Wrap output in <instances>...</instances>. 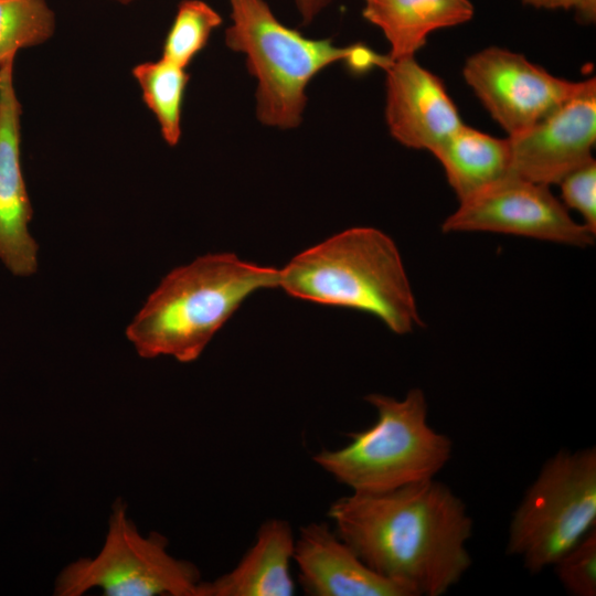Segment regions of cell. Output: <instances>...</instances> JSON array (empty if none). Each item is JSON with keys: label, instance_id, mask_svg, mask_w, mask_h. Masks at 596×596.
Wrapping results in <instances>:
<instances>
[{"label": "cell", "instance_id": "cell-1", "mask_svg": "<svg viewBox=\"0 0 596 596\" xmlns=\"http://www.w3.org/2000/svg\"><path fill=\"white\" fill-rule=\"evenodd\" d=\"M328 517L371 570L414 596L444 595L471 565L472 519L434 478L384 492L351 491L331 503Z\"/></svg>", "mask_w": 596, "mask_h": 596}, {"label": "cell", "instance_id": "cell-2", "mask_svg": "<svg viewBox=\"0 0 596 596\" xmlns=\"http://www.w3.org/2000/svg\"><path fill=\"white\" fill-rule=\"evenodd\" d=\"M279 269L233 253L206 254L171 270L127 327L141 358L195 361L213 336L254 291L277 288Z\"/></svg>", "mask_w": 596, "mask_h": 596}, {"label": "cell", "instance_id": "cell-3", "mask_svg": "<svg viewBox=\"0 0 596 596\" xmlns=\"http://www.w3.org/2000/svg\"><path fill=\"white\" fill-rule=\"evenodd\" d=\"M289 296L379 318L393 333L423 326L393 240L374 227H351L297 254L279 269Z\"/></svg>", "mask_w": 596, "mask_h": 596}, {"label": "cell", "instance_id": "cell-4", "mask_svg": "<svg viewBox=\"0 0 596 596\" xmlns=\"http://www.w3.org/2000/svg\"><path fill=\"white\" fill-rule=\"evenodd\" d=\"M232 24L226 45L246 56L257 78L256 114L260 123L281 129L297 127L307 104L306 87L324 67L344 62L353 72L384 68L389 55L358 43L336 46L311 40L284 25L265 0H230Z\"/></svg>", "mask_w": 596, "mask_h": 596}, {"label": "cell", "instance_id": "cell-5", "mask_svg": "<svg viewBox=\"0 0 596 596\" xmlns=\"http://www.w3.org/2000/svg\"><path fill=\"white\" fill-rule=\"evenodd\" d=\"M364 400L376 412L366 429L349 433L338 449H322L313 461L352 492L376 493L435 478L450 460V438L428 423L424 392L403 398L372 393Z\"/></svg>", "mask_w": 596, "mask_h": 596}, {"label": "cell", "instance_id": "cell-6", "mask_svg": "<svg viewBox=\"0 0 596 596\" xmlns=\"http://www.w3.org/2000/svg\"><path fill=\"white\" fill-rule=\"evenodd\" d=\"M596 529V449L550 457L513 512L507 552L536 574Z\"/></svg>", "mask_w": 596, "mask_h": 596}, {"label": "cell", "instance_id": "cell-7", "mask_svg": "<svg viewBox=\"0 0 596 596\" xmlns=\"http://www.w3.org/2000/svg\"><path fill=\"white\" fill-rule=\"evenodd\" d=\"M200 583L195 565L172 556L163 535H142L119 499L113 505L99 553L65 566L54 594L79 596L100 588L107 596H198Z\"/></svg>", "mask_w": 596, "mask_h": 596}, {"label": "cell", "instance_id": "cell-8", "mask_svg": "<svg viewBox=\"0 0 596 596\" xmlns=\"http://www.w3.org/2000/svg\"><path fill=\"white\" fill-rule=\"evenodd\" d=\"M445 233L492 232L585 247L594 243L549 187L508 174L473 195L441 224Z\"/></svg>", "mask_w": 596, "mask_h": 596}, {"label": "cell", "instance_id": "cell-9", "mask_svg": "<svg viewBox=\"0 0 596 596\" xmlns=\"http://www.w3.org/2000/svg\"><path fill=\"white\" fill-rule=\"evenodd\" d=\"M462 75L509 136L536 124L583 92L590 81L556 77L523 55L496 46L468 57Z\"/></svg>", "mask_w": 596, "mask_h": 596}, {"label": "cell", "instance_id": "cell-10", "mask_svg": "<svg viewBox=\"0 0 596 596\" xmlns=\"http://www.w3.org/2000/svg\"><path fill=\"white\" fill-rule=\"evenodd\" d=\"M509 174L550 187L592 157L596 141V81L533 126L508 138Z\"/></svg>", "mask_w": 596, "mask_h": 596}, {"label": "cell", "instance_id": "cell-11", "mask_svg": "<svg viewBox=\"0 0 596 596\" xmlns=\"http://www.w3.org/2000/svg\"><path fill=\"white\" fill-rule=\"evenodd\" d=\"M14 60L0 64V260L20 277L38 269L39 246L29 223L33 210L21 166V114Z\"/></svg>", "mask_w": 596, "mask_h": 596}, {"label": "cell", "instance_id": "cell-12", "mask_svg": "<svg viewBox=\"0 0 596 596\" xmlns=\"http://www.w3.org/2000/svg\"><path fill=\"white\" fill-rule=\"evenodd\" d=\"M384 71L385 119L400 143L433 152L464 125L443 82L414 56L392 60Z\"/></svg>", "mask_w": 596, "mask_h": 596}, {"label": "cell", "instance_id": "cell-13", "mask_svg": "<svg viewBox=\"0 0 596 596\" xmlns=\"http://www.w3.org/2000/svg\"><path fill=\"white\" fill-rule=\"evenodd\" d=\"M294 563L307 595L414 596L407 587L371 570L324 522L300 529Z\"/></svg>", "mask_w": 596, "mask_h": 596}, {"label": "cell", "instance_id": "cell-14", "mask_svg": "<svg viewBox=\"0 0 596 596\" xmlns=\"http://www.w3.org/2000/svg\"><path fill=\"white\" fill-rule=\"evenodd\" d=\"M294 550L290 524L267 520L236 566L212 582L201 581L198 596H291Z\"/></svg>", "mask_w": 596, "mask_h": 596}, {"label": "cell", "instance_id": "cell-15", "mask_svg": "<svg viewBox=\"0 0 596 596\" xmlns=\"http://www.w3.org/2000/svg\"><path fill=\"white\" fill-rule=\"evenodd\" d=\"M363 17L382 30L392 60L414 56L429 33L469 21V0H364Z\"/></svg>", "mask_w": 596, "mask_h": 596}, {"label": "cell", "instance_id": "cell-16", "mask_svg": "<svg viewBox=\"0 0 596 596\" xmlns=\"http://www.w3.org/2000/svg\"><path fill=\"white\" fill-rule=\"evenodd\" d=\"M462 201L509 174L508 139L462 125L432 152Z\"/></svg>", "mask_w": 596, "mask_h": 596}, {"label": "cell", "instance_id": "cell-17", "mask_svg": "<svg viewBox=\"0 0 596 596\" xmlns=\"http://www.w3.org/2000/svg\"><path fill=\"white\" fill-rule=\"evenodd\" d=\"M145 104L156 116L162 138L175 146L181 137V110L189 75L183 67L161 56L132 68Z\"/></svg>", "mask_w": 596, "mask_h": 596}, {"label": "cell", "instance_id": "cell-18", "mask_svg": "<svg viewBox=\"0 0 596 596\" xmlns=\"http://www.w3.org/2000/svg\"><path fill=\"white\" fill-rule=\"evenodd\" d=\"M55 25L46 0H0V64L14 60L21 49L46 42Z\"/></svg>", "mask_w": 596, "mask_h": 596}, {"label": "cell", "instance_id": "cell-19", "mask_svg": "<svg viewBox=\"0 0 596 596\" xmlns=\"http://www.w3.org/2000/svg\"><path fill=\"white\" fill-rule=\"evenodd\" d=\"M222 21L220 13L202 0L181 1L166 36L162 57L185 68Z\"/></svg>", "mask_w": 596, "mask_h": 596}, {"label": "cell", "instance_id": "cell-20", "mask_svg": "<svg viewBox=\"0 0 596 596\" xmlns=\"http://www.w3.org/2000/svg\"><path fill=\"white\" fill-rule=\"evenodd\" d=\"M556 576L564 589L573 596L596 595V529L554 564Z\"/></svg>", "mask_w": 596, "mask_h": 596}, {"label": "cell", "instance_id": "cell-21", "mask_svg": "<svg viewBox=\"0 0 596 596\" xmlns=\"http://www.w3.org/2000/svg\"><path fill=\"white\" fill-rule=\"evenodd\" d=\"M563 204L578 212L584 225L596 233V162L594 158L565 175L561 182Z\"/></svg>", "mask_w": 596, "mask_h": 596}, {"label": "cell", "instance_id": "cell-22", "mask_svg": "<svg viewBox=\"0 0 596 596\" xmlns=\"http://www.w3.org/2000/svg\"><path fill=\"white\" fill-rule=\"evenodd\" d=\"M524 3L543 9L573 10L583 22L596 19V0H522Z\"/></svg>", "mask_w": 596, "mask_h": 596}, {"label": "cell", "instance_id": "cell-23", "mask_svg": "<svg viewBox=\"0 0 596 596\" xmlns=\"http://www.w3.org/2000/svg\"><path fill=\"white\" fill-rule=\"evenodd\" d=\"M331 0H295L305 24L311 22Z\"/></svg>", "mask_w": 596, "mask_h": 596}, {"label": "cell", "instance_id": "cell-24", "mask_svg": "<svg viewBox=\"0 0 596 596\" xmlns=\"http://www.w3.org/2000/svg\"><path fill=\"white\" fill-rule=\"evenodd\" d=\"M111 1H116V2H119V3H123V4H127V3H130L135 0H111Z\"/></svg>", "mask_w": 596, "mask_h": 596}]
</instances>
